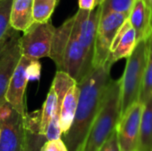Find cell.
<instances>
[{"instance_id": "cell-3", "label": "cell", "mask_w": 152, "mask_h": 151, "mask_svg": "<svg viewBox=\"0 0 152 151\" xmlns=\"http://www.w3.org/2000/svg\"><path fill=\"white\" fill-rule=\"evenodd\" d=\"M120 118V81L111 79L82 151H97L116 130Z\"/></svg>"}, {"instance_id": "cell-24", "label": "cell", "mask_w": 152, "mask_h": 151, "mask_svg": "<svg viewBox=\"0 0 152 151\" xmlns=\"http://www.w3.org/2000/svg\"><path fill=\"white\" fill-rule=\"evenodd\" d=\"M40 151H69L61 138L46 141Z\"/></svg>"}, {"instance_id": "cell-21", "label": "cell", "mask_w": 152, "mask_h": 151, "mask_svg": "<svg viewBox=\"0 0 152 151\" xmlns=\"http://www.w3.org/2000/svg\"><path fill=\"white\" fill-rule=\"evenodd\" d=\"M58 0H34L33 18L35 22H45L51 20V16L58 4Z\"/></svg>"}, {"instance_id": "cell-5", "label": "cell", "mask_w": 152, "mask_h": 151, "mask_svg": "<svg viewBox=\"0 0 152 151\" xmlns=\"http://www.w3.org/2000/svg\"><path fill=\"white\" fill-rule=\"evenodd\" d=\"M26 115L7 101L0 106V151H25Z\"/></svg>"}, {"instance_id": "cell-29", "label": "cell", "mask_w": 152, "mask_h": 151, "mask_svg": "<svg viewBox=\"0 0 152 151\" xmlns=\"http://www.w3.org/2000/svg\"><path fill=\"white\" fill-rule=\"evenodd\" d=\"M59 1H60V0H58V2H59Z\"/></svg>"}, {"instance_id": "cell-30", "label": "cell", "mask_w": 152, "mask_h": 151, "mask_svg": "<svg viewBox=\"0 0 152 151\" xmlns=\"http://www.w3.org/2000/svg\"><path fill=\"white\" fill-rule=\"evenodd\" d=\"M151 151H152V150H151Z\"/></svg>"}, {"instance_id": "cell-2", "label": "cell", "mask_w": 152, "mask_h": 151, "mask_svg": "<svg viewBox=\"0 0 152 151\" xmlns=\"http://www.w3.org/2000/svg\"><path fill=\"white\" fill-rule=\"evenodd\" d=\"M49 57L55 63L57 70L67 73L77 83L94 69L93 62L77 38L74 15L55 28Z\"/></svg>"}, {"instance_id": "cell-22", "label": "cell", "mask_w": 152, "mask_h": 151, "mask_svg": "<svg viewBox=\"0 0 152 151\" xmlns=\"http://www.w3.org/2000/svg\"><path fill=\"white\" fill-rule=\"evenodd\" d=\"M134 0H103L100 4L102 15L109 12H120L129 14Z\"/></svg>"}, {"instance_id": "cell-8", "label": "cell", "mask_w": 152, "mask_h": 151, "mask_svg": "<svg viewBox=\"0 0 152 151\" xmlns=\"http://www.w3.org/2000/svg\"><path fill=\"white\" fill-rule=\"evenodd\" d=\"M127 18V14L120 12H109L101 16L94 43V53L93 60L94 69L105 64L112 41L118 29Z\"/></svg>"}, {"instance_id": "cell-9", "label": "cell", "mask_w": 152, "mask_h": 151, "mask_svg": "<svg viewBox=\"0 0 152 151\" xmlns=\"http://www.w3.org/2000/svg\"><path fill=\"white\" fill-rule=\"evenodd\" d=\"M39 63L37 60H33L25 56H21L9 83V86L5 94L6 101L20 114L26 115L25 109V90L32 73H39Z\"/></svg>"}, {"instance_id": "cell-6", "label": "cell", "mask_w": 152, "mask_h": 151, "mask_svg": "<svg viewBox=\"0 0 152 151\" xmlns=\"http://www.w3.org/2000/svg\"><path fill=\"white\" fill-rule=\"evenodd\" d=\"M55 28L51 20L34 22L20 37L22 55L33 60L49 57Z\"/></svg>"}, {"instance_id": "cell-26", "label": "cell", "mask_w": 152, "mask_h": 151, "mask_svg": "<svg viewBox=\"0 0 152 151\" xmlns=\"http://www.w3.org/2000/svg\"><path fill=\"white\" fill-rule=\"evenodd\" d=\"M79 9L82 10H93L95 8V0H78Z\"/></svg>"}, {"instance_id": "cell-14", "label": "cell", "mask_w": 152, "mask_h": 151, "mask_svg": "<svg viewBox=\"0 0 152 151\" xmlns=\"http://www.w3.org/2000/svg\"><path fill=\"white\" fill-rule=\"evenodd\" d=\"M127 20L136 34L137 43L152 35V6L150 0H134Z\"/></svg>"}, {"instance_id": "cell-25", "label": "cell", "mask_w": 152, "mask_h": 151, "mask_svg": "<svg viewBox=\"0 0 152 151\" xmlns=\"http://www.w3.org/2000/svg\"><path fill=\"white\" fill-rule=\"evenodd\" d=\"M97 151H120L116 130L103 142V144L100 147V149Z\"/></svg>"}, {"instance_id": "cell-15", "label": "cell", "mask_w": 152, "mask_h": 151, "mask_svg": "<svg viewBox=\"0 0 152 151\" xmlns=\"http://www.w3.org/2000/svg\"><path fill=\"white\" fill-rule=\"evenodd\" d=\"M34 0H12L10 23L14 29L24 32L35 21L33 18Z\"/></svg>"}, {"instance_id": "cell-13", "label": "cell", "mask_w": 152, "mask_h": 151, "mask_svg": "<svg viewBox=\"0 0 152 151\" xmlns=\"http://www.w3.org/2000/svg\"><path fill=\"white\" fill-rule=\"evenodd\" d=\"M77 83L67 73L57 70L55 77L53 78L52 85L54 87L57 94V106L55 112L51 119V122L47 127L45 133V138L47 141L56 140L61 138V109L64 96L69 87Z\"/></svg>"}, {"instance_id": "cell-16", "label": "cell", "mask_w": 152, "mask_h": 151, "mask_svg": "<svg viewBox=\"0 0 152 151\" xmlns=\"http://www.w3.org/2000/svg\"><path fill=\"white\" fill-rule=\"evenodd\" d=\"M80 89L77 83L69 87L62 101L61 109V129L62 135L69 130L77 108ZM61 135V136H62Z\"/></svg>"}, {"instance_id": "cell-23", "label": "cell", "mask_w": 152, "mask_h": 151, "mask_svg": "<svg viewBox=\"0 0 152 151\" xmlns=\"http://www.w3.org/2000/svg\"><path fill=\"white\" fill-rule=\"evenodd\" d=\"M12 0H0V42L12 28L10 23Z\"/></svg>"}, {"instance_id": "cell-1", "label": "cell", "mask_w": 152, "mask_h": 151, "mask_svg": "<svg viewBox=\"0 0 152 151\" xmlns=\"http://www.w3.org/2000/svg\"><path fill=\"white\" fill-rule=\"evenodd\" d=\"M110 67L94 68L82 81L77 83L79 99L73 123L61 136L69 151H82L93 122L102 106L108 85L111 80Z\"/></svg>"}, {"instance_id": "cell-27", "label": "cell", "mask_w": 152, "mask_h": 151, "mask_svg": "<svg viewBox=\"0 0 152 151\" xmlns=\"http://www.w3.org/2000/svg\"><path fill=\"white\" fill-rule=\"evenodd\" d=\"M102 2H103V0H95V5L96 6L97 5H100Z\"/></svg>"}, {"instance_id": "cell-7", "label": "cell", "mask_w": 152, "mask_h": 151, "mask_svg": "<svg viewBox=\"0 0 152 151\" xmlns=\"http://www.w3.org/2000/svg\"><path fill=\"white\" fill-rule=\"evenodd\" d=\"M20 37V31L11 28L0 42V106L6 102L9 83L22 56Z\"/></svg>"}, {"instance_id": "cell-4", "label": "cell", "mask_w": 152, "mask_h": 151, "mask_svg": "<svg viewBox=\"0 0 152 151\" xmlns=\"http://www.w3.org/2000/svg\"><path fill=\"white\" fill-rule=\"evenodd\" d=\"M148 58V39L139 41L126 58L120 81V118L137 101L142 91ZM119 118V119H120Z\"/></svg>"}, {"instance_id": "cell-18", "label": "cell", "mask_w": 152, "mask_h": 151, "mask_svg": "<svg viewBox=\"0 0 152 151\" xmlns=\"http://www.w3.org/2000/svg\"><path fill=\"white\" fill-rule=\"evenodd\" d=\"M152 150V95L143 103L138 151Z\"/></svg>"}, {"instance_id": "cell-19", "label": "cell", "mask_w": 152, "mask_h": 151, "mask_svg": "<svg viewBox=\"0 0 152 151\" xmlns=\"http://www.w3.org/2000/svg\"><path fill=\"white\" fill-rule=\"evenodd\" d=\"M57 106V94L54 87L52 85L48 92L46 100L43 105L41 110V119H40V133L45 135L47 127L51 122V119L55 112Z\"/></svg>"}, {"instance_id": "cell-11", "label": "cell", "mask_w": 152, "mask_h": 151, "mask_svg": "<svg viewBox=\"0 0 152 151\" xmlns=\"http://www.w3.org/2000/svg\"><path fill=\"white\" fill-rule=\"evenodd\" d=\"M102 16V8L100 5L95 6L93 10H82L74 14L75 29L77 38L84 47L88 59L93 62L94 53V43L98 25Z\"/></svg>"}, {"instance_id": "cell-12", "label": "cell", "mask_w": 152, "mask_h": 151, "mask_svg": "<svg viewBox=\"0 0 152 151\" xmlns=\"http://www.w3.org/2000/svg\"><path fill=\"white\" fill-rule=\"evenodd\" d=\"M136 44L137 40L135 31L129 20L126 19L112 41L110 53L104 65L111 68L115 62L124 58H127L133 53Z\"/></svg>"}, {"instance_id": "cell-10", "label": "cell", "mask_w": 152, "mask_h": 151, "mask_svg": "<svg viewBox=\"0 0 152 151\" xmlns=\"http://www.w3.org/2000/svg\"><path fill=\"white\" fill-rule=\"evenodd\" d=\"M143 103H134L119 119L116 131L120 151H138Z\"/></svg>"}, {"instance_id": "cell-17", "label": "cell", "mask_w": 152, "mask_h": 151, "mask_svg": "<svg viewBox=\"0 0 152 151\" xmlns=\"http://www.w3.org/2000/svg\"><path fill=\"white\" fill-rule=\"evenodd\" d=\"M41 111L27 113L26 115V144L25 151H40L47 141L40 133Z\"/></svg>"}, {"instance_id": "cell-20", "label": "cell", "mask_w": 152, "mask_h": 151, "mask_svg": "<svg viewBox=\"0 0 152 151\" xmlns=\"http://www.w3.org/2000/svg\"><path fill=\"white\" fill-rule=\"evenodd\" d=\"M152 95V35L148 39V58L139 101L144 103Z\"/></svg>"}, {"instance_id": "cell-28", "label": "cell", "mask_w": 152, "mask_h": 151, "mask_svg": "<svg viewBox=\"0 0 152 151\" xmlns=\"http://www.w3.org/2000/svg\"><path fill=\"white\" fill-rule=\"evenodd\" d=\"M151 1V6H152V0H150Z\"/></svg>"}]
</instances>
